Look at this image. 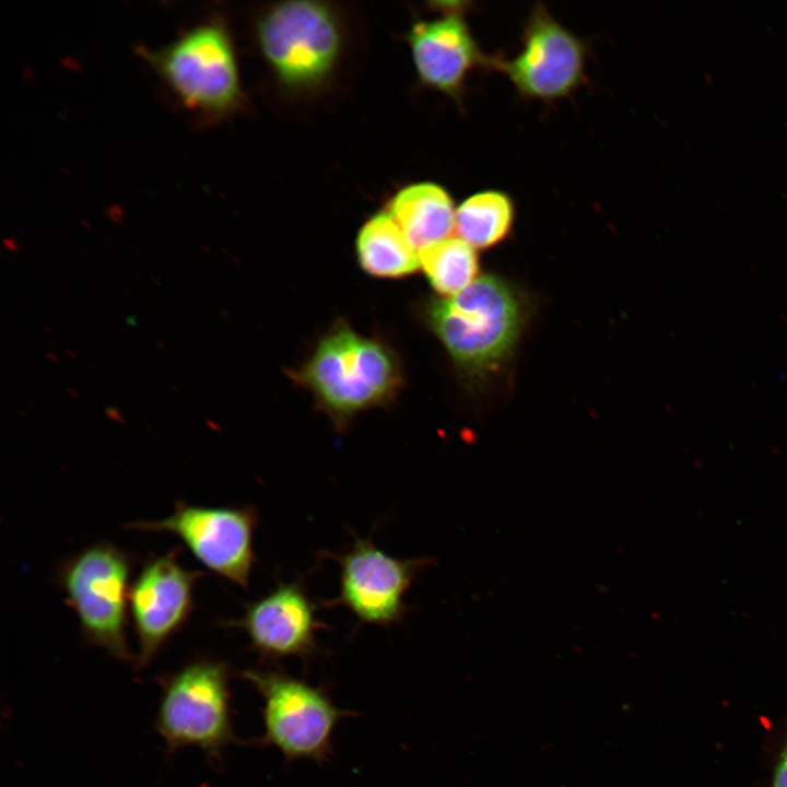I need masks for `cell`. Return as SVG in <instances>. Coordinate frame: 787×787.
<instances>
[{"mask_svg": "<svg viewBox=\"0 0 787 787\" xmlns=\"http://www.w3.org/2000/svg\"><path fill=\"white\" fill-rule=\"evenodd\" d=\"M258 522L252 506L211 507L177 502L166 518L139 520L128 527L177 537L204 567L248 588L256 562L254 533Z\"/></svg>", "mask_w": 787, "mask_h": 787, "instance_id": "ba28073f", "label": "cell"}, {"mask_svg": "<svg viewBox=\"0 0 787 787\" xmlns=\"http://www.w3.org/2000/svg\"><path fill=\"white\" fill-rule=\"evenodd\" d=\"M138 304L143 310H145V312L150 310V307L144 302L140 301Z\"/></svg>", "mask_w": 787, "mask_h": 787, "instance_id": "cb8c5ba5", "label": "cell"}, {"mask_svg": "<svg viewBox=\"0 0 787 787\" xmlns=\"http://www.w3.org/2000/svg\"><path fill=\"white\" fill-rule=\"evenodd\" d=\"M442 14L415 22L407 40L420 81L458 99L477 67H486L484 55L466 21L463 2H447Z\"/></svg>", "mask_w": 787, "mask_h": 787, "instance_id": "4fadbf2b", "label": "cell"}, {"mask_svg": "<svg viewBox=\"0 0 787 787\" xmlns=\"http://www.w3.org/2000/svg\"><path fill=\"white\" fill-rule=\"evenodd\" d=\"M771 787H787V727L783 747L773 770Z\"/></svg>", "mask_w": 787, "mask_h": 787, "instance_id": "ac0fdd59", "label": "cell"}, {"mask_svg": "<svg viewBox=\"0 0 787 787\" xmlns=\"http://www.w3.org/2000/svg\"><path fill=\"white\" fill-rule=\"evenodd\" d=\"M64 353H66L68 356H70L71 359H73V360L77 359V355H75L71 350H69V349H66V350H64Z\"/></svg>", "mask_w": 787, "mask_h": 787, "instance_id": "d4e9b609", "label": "cell"}, {"mask_svg": "<svg viewBox=\"0 0 787 787\" xmlns=\"http://www.w3.org/2000/svg\"><path fill=\"white\" fill-rule=\"evenodd\" d=\"M105 415L111 420L119 422V423H122V424L126 423L124 415L120 413L119 409L116 407H107L105 409Z\"/></svg>", "mask_w": 787, "mask_h": 787, "instance_id": "d6986e66", "label": "cell"}, {"mask_svg": "<svg viewBox=\"0 0 787 787\" xmlns=\"http://www.w3.org/2000/svg\"><path fill=\"white\" fill-rule=\"evenodd\" d=\"M201 575L181 565L176 549L145 561L131 582L129 615L138 641V669L150 665L189 620Z\"/></svg>", "mask_w": 787, "mask_h": 787, "instance_id": "8fae6325", "label": "cell"}, {"mask_svg": "<svg viewBox=\"0 0 787 787\" xmlns=\"http://www.w3.org/2000/svg\"><path fill=\"white\" fill-rule=\"evenodd\" d=\"M71 343H73L77 346H81V343L75 339H71Z\"/></svg>", "mask_w": 787, "mask_h": 787, "instance_id": "4dcf8cb0", "label": "cell"}, {"mask_svg": "<svg viewBox=\"0 0 787 787\" xmlns=\"http://www.w3.org/2000/svg\"><path fill=\"white\" fill-rule=\"evenodd\" d=\"M133 274H134L139 280H141V281H144V280H145L144 275H143L140 271H138V270H134V271H133Z\"/></svg>", "mask_w": 787, "mask_h": 787, "instance_id": "603a6c76", "label": "cell"}, {"mask_svg": "<svg viewBox=\"0 0 787 787\" xmlns=\"http://www.w3.org/2000/svg\"><path fill=\"white\" fill-rule=\"evenodd\" d=\"M155 344L162 351H169V346L163 341H156Z\"/></svg>", "mask_w": 787, "mask_h": 787, "instance_id": "ffe728a7", "label": "cell"}, {"mask_svg": "<svg viewBox=\"0 0 787 787\" xmlns=\"http://www.w3.org/2000/svg\"><path fill=\"white\" fill-rule=\"evenodd\" d=\"M46 355H47V357H48L49 360H51L52 362H55V363H58V362H59V360H58V357L56 356L55 353H52V352H47Z\"/></svg>", "mask_w": 787, "mask_h": 787, "instance_id": "7402d4cb", "label": "cell"}, {"mask_svg": "<svg viewBox=\"0 0 787 787\" xmlns=\"http://www.w3.org/2000/svg\"><path fill=\"white\" fill-rule=\"evenodd\" d=\"M420 267L432 287L451 297L475 279L479 270L475 249L459 237L446 238L420 251Z\"/></svg>", "mask_w": 787, "mask_h": 787, "instance_id": "e0dca14e", "label": "cell"}, {"mask_svg": "<svg viewBox=\"0 0 787 787\" xmlns=\"http://www.w3.org/2000/svg\"><path fill=\"white\" fill-rule=\"evenodd\" d=\"M514 220L512 198L490 189L471 195L456 208L455 231L474 249H485L506 238Z\"/></svg>", "mask_w": 787, "mask_h": 787, "instance_id": "2e32d148", "label": "cell"}, {"mask_svg": "<svg viewBox=\"0 0 787 787\" xmlns=\"http://www.w3.org/2000/svg\"><path fill=\"white\" fill-rule=\"evenodd\" d=\"M67 391H68V393L71 395L72 397L79 398V393H78V391H77L74 388H72V387H67Z\"/></svg>", "mask_w": 787, "mask_h": 787, "instance_id": "44dd1931", "label": "cell"}, {"mask_svg": "<svg viewBox=\"0 0 787 787\" xmlns=\"http://www.w3.org/2000/svg\"><path fill=\"white\" fill-rule=\"evenodd\" d=\"M340 565V588L329 606L348 608L360 623L383 627L407 613L404 596L428 559H398L371 539L355 538L343 553L331 555Z\"/></svg>", "mask_w": 787, "mask_h": 787, "instance_id": "30bf717a", "label": "cell"}, {"mask_svg": "<svg viewBox=\"0 0 787 787\" xmlns=\"http://www.w3.org/2000/svg\"><path fill=\"white\" fill-rule=\"evenodd\" d=\"M356 254L362 269L377 278H402L420 268L419 252L388 211L375 214L361 227Z\"/></svg>", "mask_w": 787, "mask_h": 787, "instance_id": "9a60e30c", "label": "cell"}, {"mask_svg": "<svg viewBox=\"0 0 787 787\" xmlns=\"http://www.w3.org/2000/svg\"><path fill=\"white\" fill-rule=\"evenodd\" d=\"M230 701L224 661L196 659L164 677L155 727L168 751L197 747L219 760L235 741Z\"/></svg>", "mask_w": 787, "mask_h": 787, "instance_id": "5b68a950", "label": "cell"}, {"mask_svg": "<svg viewBox=\"0 0 787 787\" xmlns=\"http://www.w3.org/2000/svg\"><path fill=\"white\" fill-rule=\"evenodd\" d=\"M86 365L90 366V368H92L93 371H98L97 365H95V364L92 363V362H87Z\"/></svg>", "mask_w": 787, "mask_h": 787, "instance_id": "83f0119b", "label": "cell"}, {"mask_svg": "<svg viewBox=\"0 0 787 787\" xmlns=\"http://www.w3.org/2000/svg\"><path fill=\"white\" fill-rule=\"evenodd\" d=\"M142 52L181 105L192 113L219 118L240 105L232 37L219 20L200 23L166 46Z\"/></svg>", "mask_w": 787, "mask_h": 787, "instance_id": "277c9868", "label": "cell"}, {"mask_svg": "<svg viewBox=\"0 0 787 787\" xmlns=\"http://www.w3.org/2000/svg\"><path fill=\"white\" fill-rule=\"evenodd\" d=\"M387 211L419 254L449 238L455 230L453 199L435 183L423 181L402 188L390 200Z\"/></svg>", "mask_w": 787, "mask_h": 787, "instance_id": "5bb4252c", "label": "cell"}, {"mask_svg": "<svg viewBox=\"0 0 787 787\" xmlns=\"http://www.w3.org/2000/svg\"><path fill=\"white\" fill-rule=\"evenodd\" d=\"M46 342H47V344L50 345L52 349H55V350L57 349V346H56V344L54 343V341L47 340Z\"/></svg>", "mask_w": 787, "mask_h": 787, "instance_id": "f546056e", "label": "cell"}, {"mask_svg": "<svg viewBox=\"0 0 787 787\" xmlns=\"http://www.w3.org/2000/svg\"><path fill=\"white\" fill-rule=\"evenodd\" d=\"M120 289L128 295L132 296V292L125 285H121Z\"/></svg>", "mask_w": 787, "mask_h": 787, "instance_id": "484cf974", "label": "cell"}, {"mask_svg": "<svg viewBox=\"0 0 787 787\" xmlns=\"http://www.w3.org/2000/svg\"><path fill=\"white\" fill-rule=\"evenodd\" d=\"M586 59V43L539 3L526 20L520 51L508 59L489 56L486 67L503 73L522 97L554 102L582 84Z\"/></svg>", "mask_w": 787, "mask_h": 787, "instance_id": "9c48e42d", "label": "cell"}, {"mask_svg": "<svg viewBox=\"0 0 787 787\" xmlns=\"http://www.w3.org/2000/svg\"><path fill=\"white\" fill-rule=\"evenodd\" d=\"M427 318L453 360L482 374L497 368L515 348L524 306L506 281L488 274L451 297L433 299Z\"/></svg>", "mask_w": 787, "mask_h": 787, "instance_id": "6da1fadb", "label": "cell"}, {"mask_svg": "<svg viewBox=\"0 0 787 787\" xmlns=\"http://www.w3.org/2000/svg\"><path fill=\"white\" fill-rule=\"evenodd\" d=\"M43 330L48 334H52V329L47 325H43Z\"/></svg>", "mask_w": 787, "mask_h": 787, "instance_id": "4316f807", "label": "cell"}, {"mask_svg": "<svg viewBox=\"0 0 787 787\" xmlns=\"http://www.w3.org/2000/svg\"><path fill=\"white\" fill-rule=\"evenodd\" d=\"M240 676L262 698V743L287 761L329 759L334 729L349 712L337 707L322 689L282 670L247 669Z\"/></svg>", "mask_w": 787, "mask_h": 787, "instance_id": "52a82bcc", "label": "cell"}, {"mask_svg": "<svg viewBox=\"0 0 787 787\" xmlns=\"http://www.w3.org/2000/svg\"><path fill=\"white\" fill-rule=\"evenodd\" d=\"M131 572L130 554L107 541L72 554L57 572L83 639L122 661L132 658L127 639Z\"/></svg>", "mask_w": 787, "mask_h": 787, "instance_id": "3957f363", "label": "cell"}, {"mask_svg": "<svg viewBox=\"0 0 787 787\" xmlns=\"http://www.w3.org/2000/svg\"><path fill=\"white\" fill-rule=\"evenodd\" d=\"M263 58L281 83L297 90L321 85L341 54L342 33L334 12L316 1H286L257 23Z\"/></svg>", "mask_w": 787, "mask_h": 787, "instance_id": "8992f818", "label": "cell"}, {"mask_svg": "<svg viewBox=\"0 0 787 787\" xmlns=\"http://www.w3.org/2000/svg\"><path fill=\"white\" fill-rule=\"evenodd\" d=\"M242 630L251 649L262 659H308L318 650L316 603L301 580L279 582L267 595L247 603L243 615L225 623Z\"/></svg>", "mask_w": 787, "mask_h": 787, "instance_id": "7c38bea8", "label": "cell"}, {"mask_svg": "<svg viewBox=\"0 0 787 787\" xmlns=\"http://www.w3.org/2000/svg\"><path fill=\"white\" fill-rule=\"evenodd\" d=\"M339 427L356 413L390 400L401 386L391 350L338 326L296 374Z\"/></svg>", "mask_w": 787, "mask_h": 787, "instance_id": "7a4b0ae2", "label": "cell"}, {"mask_svg": "<svg viewBox=\"0 0 787 787\" xmlns=\"http://www.w3.org/2000/svg\"><path fill=\"white\" fill-rule=\"evenodd\" d=\"M127 322L129 325L136 326L134 317L132 316V317L127 318Z\"/></svg>", "mask_w": 787, "mask_h": 787, "instance_id": "f1b7e54d", "label": "cell"}]
</instances>
